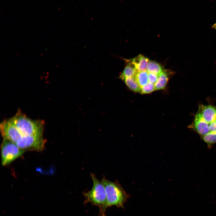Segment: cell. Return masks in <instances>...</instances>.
<instances>
[{
	"label": "cell",
	"instance_id": "cell-3",
	"mask_svg": "<svg viewBox=\"0 0 216 216\" xmlns=\"http://www.w3.org/2000/svg\"><path fill=\"white\" fill-rule=\"evenodd\" d=\"M93 181L91 189L83 194L85 198V203H91L99 207L100 210H106V195L105 189L101 182L98 180L95 175L91 174Z\"/></svg>",
	"mask_w": 216,
	"mask_h": 216
},
{
	"label": "cell",
	"instance_id": "cell-12",
	"mask_svg": "<svg viewBox=\"0 0 216 216\" xmlns=\"http://www.w3.org/2000/svg\"><path fill=\"white\" fill-rule=\"evenodd\" d=\"M169 80L168 74L166 72L163 71L158 75V80L154 84L155 90H160L164 89L167 84Z\"/></svg>",
	"mask_w": 216,
	"mask_h": 216
},
{
	"label": "cell",
	"instance_id": "cell-19",
	"mask_svg": "<svg viewBox=\"0 0 216 216\" xmlns=\"http://www.w3.org/2000/svg\"><path fill=\"white\" fill-rule=\"evenodd\" d=\"M105 210H100V213L101 216H106L105 212Z\"/></svg>",
	"mask_w": 216,
	"mask_h": 216
},
{
	"label": "cell",
	"instance_id": "cell-7",
	"mask_svg": "<svg viewBox=\"0 0 216 216\" xmlns=\"http://www.w3.org/2000/svg\"><path fill=\"white\" fill-rule=\"evenodd\" d=\"M190 128L196 132L201 137L210 133L209 124L203 119L198 111Z\"/></svg>",
	"mask_w": 216,
	"mask_h": 216
},
{
	"label": "cell",
	"instance_id": "cell-21",
	"mask_svg": "<svg viewBox=\"0 0 216 216\" xmlns=\"http://www.w3.org/2000/svg\"><path fill=\"white\" fill-rule=\"evenodd\" d=\"M99 216H101V215L100 214H99Z\"/></svg>",
	"mask_w": 216,
	"mask_h": 216
},
{
	"label": "cell",
	"instance_id": "cell-14",
	"mask_svg": "<svg viewBox=\"0 0 216 216\" xmlns=\"http://www.w3.org/2000/svg\"><path fill=\"white\" fill-rule=\"evenodd\" d=\"M122 80L131 90L135 92H140L141 88L136 82L134 77H127Z\"/></svg>",
	"mask_w": 216,
	"mask_h": 216
},
{
	"label": "cell",
	"instance_id": "cell-9",
	"mask_svg": "<svg viewBox=\"0 0 216 216\" xmlns=\"http://www.w3.org/2000/svg\"><path fill=\"white\" fill-rule=\"evenodd\" d=\"M130 60L136 71L146 70L149 61L148 58L142 55H139Z\"/></svg>",
	"mask_w": 216,
	"mask_h": 216
},
{
	"label": "cell",
	"instance_id": "cell-4",
	"mask_svg": "<svg viewBox=\"0 0 216 216\" xmlns=\"http://www.w3.org/2000/svg\"><path fill=\"white\" fill-rule=\"evenodd\" d=\"M25 151L14 143L4 139L1 148L2 164L6 166L21 156Z\"/></svg>",
	"mask_w": 216,
	"mask_h": 216
},
{
	"label": "cell",
	"instance_id": "cell-1",
	"mask_svg": "<svg viewBox=\"0 0 216 216\" xmlns=\"http://www.w3.org/2000/svg\"><path fill=\"white\" fill-rule=\"evenodd\" d=\"M9 120L19 130L22 136H43L44 126L43 121L32 120L19 111Z\"/></svg>",
	"mask_w": 216,
	"mask_h": 216
},
{
	"label": "cell",
	"instance_id": "cell-10",
	"mask_svg": "<svg viewBox=\"0 0 216 216\" xmlns=\"http://www.w3.org/2000/svg\"><path fill=\"white\" fill-rule=\"evenodd\" d=\"M126 64L119 77L121 79L127 77H134L136 72L130 60H125Z\"/></svg>",
	"mask_w": 216,
	"mask_h": 216
},
{
	"label": "cell",
	"instance_id": "cell-17",
	"mask_svg": "<svg viewBox=\"0 0 216 216\" xmlns=\"http://www.w3.org/2000/svg\"><path fill=\"white\" fill-rule=\"evenodd\" d=\"M158 77V75L154 73H148V82L155 84L157 82Z\"/></svg>",
	"mask_w": 216,
	"mask_h": 216
},
{
	"label": "cell",
	"instance_id": "cell-11",
	"mask_svg": "<svg viewBox=\"0 0 216 216\" xmlns=\"http://www.w3.org/2000/svg\"><path fill=\"white\" fill-rule=\"evenodd\" d=\"M134 78L140 88L149 82L148 72L146 70L136 71Z\"/></svg>",
	"mask_w": 216,
	"mask_h": 216
},
{
	"label": "cell",
	"instance_id": "cell-13",
	"mask_svg": "<svg viewBox=\"0 0 216 216\" xmlns=\"http://www.w3.org/2000/svg\"><path fill=\"white\" fill-rule=\"evenodd\" d=\"M146 70L148 73L155 74L159 75L163 71L160 65L158 63L153 61L149 60L146 68Z\"/></svg>",
	"mask_w": 216,
	"mask_h": 216
},
{
	"label": "cell",
	"instance_id": "cell-5",
	"mask_svg": "<svg viewBox=\"0 0 216 216\" xmlns=\"http://www.w3.org/2000/svg\"><path fill=\"white\" fill-rule=\"evenodd\" d=\"M45 140L43 136H22L15 142L20 148L24 150L42 151L44 148Z\"/></svg>",
	"mask_w": 216,
	"mask_h": 216
},
{
	"label": "cell",
	"instance_id": "cell-18",
	"mask_svg": "<svg viewBox=\"0 0 216 216\" xmlns=\"http://www.w3.org/2000/svg\"><path fill=\"white\" fill-rule=\"evenodd\" d=\"M210 133L216 132V120L209 125Z\"/></svg>",
	"mask_w": 216,
	"mask_h": 216
},
{
	"label": "cell",
	"instance_id": "cell-15",
	"mask_svg": "<svg viewBox=\"0 0 216 216\" xmlns=\"http://www.w3.org/2000/svg\"><path fill=\"white\" fill-rule=\"evenodd\" d=\"M202 139L208 146L216 143V132L210 133L202 136Z\"/></svg>",
	"mask_w": 216,
	"mask_h": 216
},
{
	"label": "cell",
	"instance_id": "cell-20",
	"mask_svg": "<svg viewBox=\"0 0 216 216\" xmlns=\"http://www.w3.org/2000/svg\"><path fill=\"white\" fill-rule=\"evenodd\" d=\"M212 28L216 30V22L212 25Z\"/></svg>",
	"mask_w": 216,
	"mask_h": 216
},
{
	"label": "cell",
	"instance_id": "cell-2",
	"mask_svg": "<svg viewBox=\"0 0 216 216\" xmlns=\"http://www.w3.org/2000/svg\"><path fill=\"white\" fill-rule=\"evenodd\" d=\"M101 182L106 191L107 208L112 206L123 207L127 195L121 185L117 182L110 181L104 178Z\"/></svg>",
	"mask_w": 216,
	"mask_h": 216
},
{
	"label": "cell",
	"instance_id": "cell-8",
	"mask_svg": "<svg viewBox=\"0 0 216 216\" xmlns=\"http://www.w3.org/2000/svg\"><path fill=\"white\" fill-rule=\"evenodd\" d=\"M203 119L209 124L216 120V106L201 104L197 111Z\"/></svg>",
	"mask_w": 216,
	"mask_h": 216
},
{
	"label": "cell",
	"instance_id": "cell-16",
	"mask_svg": "<svg viewBox=\"0 0 216 216\" xmlns=\"http://www.w3.org/2000/svg\"><path fill=\"white\" fill-rule=\"evenodd\" d=\"M155 90L154 84L148 82L141 88L140 92L142 94H147L151 93Z\"/></svg>",
	"mask_w": 216,
	"mask_h": 216
},
{
	"label": "cell",
	"instance_id": "cell-6",
	"mask_svg": "<svg viewBox=\"0 0 216 216\" xmlns=\"http://www.w3.org/2000/svg\"><path fill=\"white\" fill-rule=\"evenodd\" d=\"M0 127L4 139L15 143L22 136L19 130L9 119L3 121L1 124Z\"/></svg>",
	"mask_w": 216,
	"mask_h": 216
}]
</instances>
